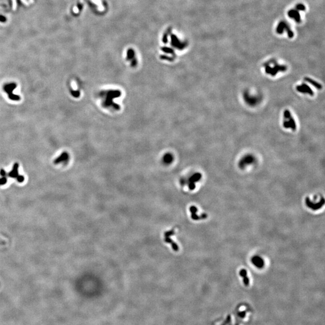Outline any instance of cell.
Masks as SVG:
<instances>
[{
  "mask_svg": "<svg viewBox=\"0 0 325 325\" xmlns=\"http://www.w3.org/2000/svg\"><path fill=\"white\" fill-rule=\"evenodd\" d=\"M305 201H306L307 205L309 208V209L313 210H317L318 209H321L324 204V200L323 198H322L321 200H320L319 202L317 203H313L308 197L306 198Z\"/></svg>",
  "mask_w": 325,
  "mask_h": 325,
  "instance_id": "277c9868",
  "label": "cell"
},
{
  "mask_svg": "<svg viewBox=\"0 0 325 325\" xmlns=\"http://www.w3.org/2000/svg\"><path fill=\"white\" fill-rule=\"evenodd\" d=\"M305 6L302 4H297L296 7L293 9H291L288 12V16L290 18L294 19V20L297 22H299L301 21V15L299 12L305 10Z\"/></svg>",
  "mask_w": 325,
  "mask_h": 325,
  "instance_id": "6da1fadb",
  "label": "cell"
},
{
  "mask_svg": "<svg viewBox=\"0 0 325 325\" xmlns=\"http://www.w3.org/2000/svg\"><path fill=\"white\" fill-rule=\"evenodd\" d=\"M296 89L299 92L307 93H308L309 95H314V93H313V91H312V90L309 87V86L306 85V84H303V85H302V86H298L297 87Z\"/></svg>",
  "mask_w": 325,
  "mask_h": 325,
  "instance_id": "30bf717a",
  "label": "cell"
},
{
  "mask_svg": "<svg viewBox=\"0 0 325 325\" xmlns=\"http://www.w3.org/2000/svg\"><path fill=\"white\" fill-rule=\"evenodd\" d=\"M286 120L285 121L284 123V127L285 128H291L293 130L296 129V123L295 121L294 120V119L292 118V116H290L287 119H285Z\"/></svg>",
  "mask_w": 325,
  "mask_h": 325,
  "instance_id": "ba28073f",
  "label": "cell"
},
{
  "mask_svg": "<svg viewBox=\"0 0 325 325\" xmlns=\"http://www.w3.org/2000/svg\"><path fill=\"white\" fill-rule=\"evenodd\" d=\"M6 181H7V179H6L5 177H3V178H0V185L5 184L6 183Z\"/></svg>",
  "mask_w": 325,
  "mask_h": 325,
  "instance_id": "ac0fdd59",
  "label": "cell"
},
{
  "mask_svg": "<svg viewBox=\"0 0 325 325\" xmlns=\"http://www.w3.org/2000/svg\"><path fill=\"white\" fill-rule=\"evenodd\" d=\"M201 177H202V175H201L200 173H196L194 174L193 176L190 178L189 179V184H188V186H189V188L191 190H194L195 188V183H196V182L199 181Z\"/></svg>",
  "mask_w": 325,
  "mask_h": 325,
  "instance_id": "8992f818",
  "label": "cell"
},
{
  "mask_svg": "<svg viewBox=\"0 0 325 325\" xmlns=\"http://www.w3.org/2000/svg\"><path fill=\"white\" fill-rule=\"evenodd\" d=\"M305 80L307 81V82H308V83H311V84H313V85L314 87H316V88H317V89H322L321 84H320L319 83H318L316 82L315 81H314V80H313L312 79H309V78H305Z\"/></svg>",
  "mask_w": 325,
  "mask_h": 325,
  "instance_id": "5bb4252c",
  "label": "cell"
},
{
  "mask_svg": "<svg viewBox=\"0 0 325 325\" xmlns=\"http://www.w3.org/2000/svg\"><path fill=\"white\" fill-rule=\"evenodd\" d=\"M240 275L243 278V282L246 286H249V279L247 276V272L246 269H243L240 271Z\"/></svg>",
  "mask_w": 325,
  "mask_h": 325,
  "instance_id": "7c38bea8",
  "label": "cell"
},
{
  "mask_svg": "<svg viewBox=\"0 0 325 325\" xmlns=\"http://www.w3.org/2000/svg\"><path fill=\"white\" fill-rule=\"evenodd\" d=\"M190 211L191 213H192V218L193 220H200V219H206V218L207 217V215L206 214H202V215L201 216H200V217L198 216L197 215V214H196V213H197L198 210H197V209H196V207H194V206H192V207L190 208Z\"/></svg>",
  "mask_w": 325,
  "mask_h": 325,
  "instance_id": "9c48e42d",
  "label": "cell"
},
{
  "mask_svg": "<svg viewBox=\"0 0 325 325\" xmlns=\"http://www.w3.org/2000/svg\"><path fill=\"white\" fill-rule=\"evenodd\" d=\"M71 94L74 97H79V95H80V93L79 92V91H74V90H72V92H71Z\"/></svg>",
  "mask_w": 325,
  "mask_h": 325,
  "instance_id": "e0dca14e",
  "label": "cell"
},
{
  "mask_svg": "<svg viewBox=\"0 0 325 325\" xmlns=\"http://www.w3.org/2000/svg\"><path fill=\"white\" fill-rule=\"evenodd\" d=\"M251 262L255 267L259 269H262L264 266V260L259 256H255L252 258Z\"/></svg>",
  "mask_w": 325,
  "mask_h": 325,
  "instance_id": "52a82bcc",
  "label": "cell"
},
{
  "mask_svg": "<svg viewBox=\"0 0 325 325\" xmlns=\"http://www.w3.org/2000/svg\"><path fill=\"white\" fill-rule=\"evenodd\" d=\"M18 163H15L14 166V169H13V170L9 173V176H10L11 177H18L19 175H18Z\"/></svg>",
  "mask_w": 325,
  "mask_h": 325,
  "instance_id": "4fadbf2b",
  "label": "cell"
},
{
  "mask_svg": "<svg viewBox=\"0 0 325 325\" xmlns=\"http://www.w3.org/2000/svg\"><path fill=\"white\" fill-rule=\"evenodd\" d=\"M286 70V68L283 66H280V65L276 64L274 67V68H270L269 66H267L265 67V72L267 74H270L273 76L275 75L279 71H284Z\"/></svg>",
  "mask_w": 325,
  "mask_h": 325,
  "instance_id": "5b68a950",
  "label": "cell"
},
{
  "mask_svg": "<svg viewBox=\"0 0 325 325\" xmlns=\"http://www.w3.org/2000/svg\"><path fill=\"white\" fill-rule=\"evenodd\" d=\"M68 160H69L68 154L66 152H64L59 156V157H57L55 160L54 162L56 164H58L62 162H66Z\"/></svg>",
  "mask_w": 325,
  "mask_h": 325,
  "instance_id": "8fae6325",
  "label": "cell"
},
{
  "mask_svg": "<svg viewBox=\"0 0 325 325\" xmlns=\"http://www.w3.org/2000/svg\"><path fill=\"white\" fill-rule=\"evenodd\" d=\"M285 31H287L288 36L290 37H292L293 36V32H292V31L290 30L289 26L287 25V24H286L284 22H281L279 24L278 26L276 28V31L278 32V33L281 34V33H283Z\"/></svg>",
  "mask_w": 325,
  "mask_h": 325,
  "instance_id": "3957f363",
  "label": "cell"
},
{
  "mask_svg": "<svg viewBox=\"0 0 325 325\" xmlns=\"http://www.w3.org/2000/svg\"><path fill=\"white\" fill-rule=\"evenodd\" d=\"M16 88V84L15 83L5 84L4 86V91L8 94V96L9 98L13 101H19L21 100V98L19 95L13 93V92H14V90Z\"/></svg>",
  "mask_w": 325,
  "mask_h": 325,
  "instance_id": "7a4b0ae2",
  "label": "cell"
},
{
  "mask_svg": "<svg viewBox=\"0 0 325 325\" xmlns=\"http://www.w3.org/2000/svg\"><path fill=\"white\" fill-rule=\"evenodd\" d=\"M252 161H253V160H252V158L251 157H247L246 158H244V160H243V161L241 162V164L242 165L244 164V165H248V164L251 163Z\"/></svg>",
  "mask_w": 325,
  "mask_h": 325,
  "instance_id": "9a60e30c",
  "label": "cell"
},
{
  "mask_svg": "<svg viewBox=\"0 0 325 325\" xmlns=\"http://www.w3.org/2000/svg\"><path fill=\"white\" fill-rule=\"evenodd\" d=\"M172 160H173L172 156L170 154L166 155L165 158H164V160H165V162H166V163H170L171 162H172Z\"/></svg>",
  "mask_w": 325,
  "mask_h": 325,
  "instance_id": "2e32d148",
  "label": "cell"
}]
</instances>
